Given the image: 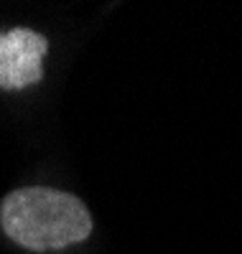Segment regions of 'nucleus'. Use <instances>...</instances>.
Listing matches in <instances>:
<instances>
[{
  "label": "nucleus",
  "instance_id": "obj_1",
  "mask_svg": "<svg viewBox=\"0 0 242 254\" xmlns=\"http://www.w3.org/2000/svg\"><path fill=\"white\" fill-rule=\"evenodd\" d=\"M0 221L13 242L36 252L69 247L92 231L84 203L54 188L13 190L0 206Z\"/></svg>",
  "mask_w": 242,
  "mask_h": 254
},
{
  "label": "nucleus",
  "instance_id": "obj_2",
  "mask_svg": "<svg viewBox=\"0 0 242 254\" xmlns=\"http://www.w3.org/2000/svg\"><path fill=\"white\" fill-rule=\"evenodd\" d=\"M46 38L28 28H13L0 36V87L20 89L36 84L41 71V59L46 56Z\"/></svg>",
  "mask_w": 242,
  "mask_h": 254
}]
</instances>
